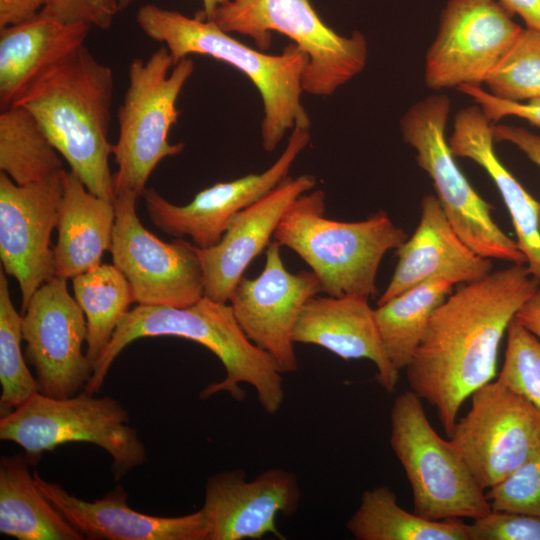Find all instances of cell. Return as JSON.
<instances>
[{
	"mask_svg": "<svg viewBox=\"0 0 540 540\" xmlns=\"http://www.w3.org/2000/svg\"><path fill=\"white\" fill-rule=\"evenodd\" d=\"M539 288L526 264H512L464 283L432 313L405 370L448 438L465 400L496 376L502 338Z\"/></svg>",
	"mask_w": 540,
	"mask_h": 540,
	"instance_id": "obj_1",
	"label": "cell"
},
{
	"mask_svg": "<svg viewBox=\"0 0 540 540\" xmlns=\"http://www.w3.org/2000/svg\"><path fill=\"white\" fill-rule=\"evenodd\" d=\"M173 336L196 342L212 352L222 363L225 377L210 383L201 392L206 400L228 393L242 401L241 384L252 386L263 410L276 414L284 401L283 373L273 358L245 334L229 303L216 302L205 295L187 307L138 304L126 314L100 359L84 390L100 391L111 365L121 351L143 337Z\"/></svg>",
	"mask_w": 540,
	"mask_h": 540,
	"instance_id": "obj_2",
	"label": "cell"
},
{
	"mask_svg": "<svg viewBox=\"0 0 540 540\" xmlns=\"http://www.w3.org/2000/svg\"><path fill=\"white\" fill-rule=\"evenodd\" d=\"M114 79L85 45L36 80L14 104L28 110L93 194L114 201L109 142Z\"/></svg>",
	"mask_w": 540,
	"mask_h": 540,
	"instance_id": "obj_3",
	"label": "cell"
},
{
	"mask_svg": "<svg viewBox=\"0 0 540 540\" xmlns=\"http://www.w3.org/2000/svg\"><path fill=\"white\" fill-rule=\"evenodd\" d=\"M136 22L144 34L162 43L176 64L192 54L225 62L245 74L263 102V148L272 152L288 131L309 129L310 119L301 103L306 54L294 43L278 55L255 50L223 31L214 20L188 17L155 4L142 5Z\"/></svg>",
	"mask_w": 540,
	"mask_h": 540,
	"instance_id": "obj_4",
	"label": "cell"
},
{
	"mask_svg": "<svg viewBox=\"0 0 540 540\" xmlns=\"http://www.w3.org/2000/svg\"><path fill=\"white\" fill-rule=\"evenodd\" d=\"M325 209L322 190L301 195L282 217L275 241L304 260L321 293L374 297L381 260L407 239L406 233L383 211L346 222L327 218Z\"/></svg>",
	"mask_w": 540,
	"mask_h": 540,
	"instance_id": "obj_5",
	"label": "cell"
},
{
	"mask_svg": "<svg viewBox=\"0 0 540 540\" xmlns=\"http://www.w3.org/2000/svg\"><path fill=\"white\" fill-rule=\"evenodd\" d=\"M193 72L191 58L175 64L164 45L147 60L130 62L128 87L118 109L119 136L112 149L118 167L113 174L115 196H142L159 162L183 151L184 143H170L168 134L178 122L177 100Z\"/></svg>",
	"mask_w": 540,
	"mask_h": 540,
	"instance_id": "obj_6",
	"label": "cell"
},
{
	"mask_svg": "<svg viewBox=\"0 0 540 540\" xmlns=\"http://www.w3.org/2000/svg\"><path fill=\"white\" fill-rule=\"evenodd\" d=\"M0 439L22 447L31 466L37 465L43 453L63 444H94L111 456L115 480L147 461L145 445L130 425L127 409L110 396L85 390L66 398L37 392L0 417Z\"/></svg>",
	"mask_w": 540,
	"mask_h": 540,
	"instance_id": "obj_7",
	"label": "cell"
},
{
	"mask_svg": "<svg viewBox=\"0 0 540 540\" xmlns=\"http://www.w3.org/2000/svg\"><path fill=\"white\" fill-rule=\"evenodd\" d=\"M389 442L410 483L416 514L434 521H474L492 511L461 454L437 434L422 399L411 390L393 402Z\"/></svg>",
	"mask_w": 540,
	"mask_h": 540,
	"instance_id": "obj_8",
	"label": "cell"
},
{
	"mask_svg": "<svg viewBox=\"0 0 540 540\" xmlns=\"http://www.w3.org/2000/svg\"><path fill=\"white\" fill-rule=\"evenodd\" d=\"M227 33L251 38L262 51L270 47L271 33L289 37L307 56L302 75L303 92L328 96L358 75L365 67L368 47L365 36H350L327 26L310 0H230L213 18Z\"/></svg>",
	"mask_w": 540,
	"mask_h": 540,
	"instance_id": "obj_9",
	"label": "cell"
},
{
	"mask_svg": "<svg viewBox=\"0 0 540 540\" xmlns=\"http://www.w3.org/2000/svg\"><path fill=\"white\" fill-rule=\"evenodd\" d=\"M450 108L444 94L417 101L400 120L403 140L415 150L419 167L431 179L435 196L459 237L484 258L526 264L516 240L498 226L491 205L474 190L455 161L445 134Z\"/></svg>",
	"mask_w": 540,
	"mask_h": 540,
	"instance_id": "obj_10",
	"label": "cell"
},
{
	"mask_svg": "<svg viewBox=\"0 0 540 540\" xmlns=\"http://www.w3.org/2000/svg\"><path fill=\"white\" fill-rule=\"evenodd\" d=\"M451 443L484 490L499 484L540 449V411L498 380L471 395Z\"/></svg>",
	"mask_w": 540,
	"mask_h": 540,
	"instance_id": "obj_11",
	"label": "cell"
},
{
	"mask_svg": "<svg viewBox=\"0 0 540 540\" xmlns=\"http://www.w3.org/2000/svg\"><path fill=\"white\" fill-rule=\"evenodd\" d=\"M137 196H115L110 252L140 305L187 307L204 296V278L194 244L164 242L149 232L136 213Z\"/></svg>",
	"mask_w": 540,
	"mask_h": 540,
	"instance_id": "obj_12",
	"label": "cell"
},
{
	"mask_svg": "<svg viewBox=\"0 0 540 540\" xmlns=\"http://www.w3.org/2000/svg\"><path fill=\"white\" fill-rule=\"evenodd\" d=\"M521 30L495 0H449L425 56L426 86H481Z\"/></svg>",
	"mask_w": 540,
	"mask_h": 540,
	"instance_id": "obj_13",
	"label": "cell"
},
{
	"mask_svg": "<svg viewBox=\"0 0 540 540\" xmlns=\"http://www.w3.org/2000/svg\"><path fill=\"white\" fill-rule=\"evenodd\" d=\"M67 280L54 276L42 284L22 316L25 357L35 369L39 391L54 398L81 392L93 373L82 350L86 318L69 293Z\"/></svg>",
	"mask_w": 540,
	"mask_h": 540,
	"instance_id": "obj_14",
	"label": "cell"
},
{
	"mask_svg": "<svg viewBox=\"0 0 540 540\" xmlns=\"http://www.w3.org/2000/svg\"><path fill=\"white\" fill-rule=\"evenodd\" d=\"M63 170L29 185H17L0 173V259L2 270L18 283L22 310L56 276L51 234L63 195Z\"/></svg>",
	"mask_w": 540,
	"mask_h": 540,
	"instance_id": "obj_15",
	"label": "cell"
},
{
	"mask_svg": "<svg viewBox=\"0 0 540 540\" xmlns=\"http://www.w3.org/2000/svg\"><path fill=\"white\" fill-rule=\"evenodd\" d=\"M310 142L309 129L295 128L278 159L264 172L218 182L198 192L190 203L175 205L154 188H146L143 197L152 223L176 238L188 236L198 248L218 244L232 218L263 198L288 177L298 155Z\"/></svg>",
	"mask_w": 540,
	"mask_h": 540,
	"instance_id": "obj_16",
	"label": "cell"
},
{
	"mask_svg": "<svg viewBox=\"0 0 540 540\" xmlns=\"http://www.w3.org/2000/svg\"><path fill=\"white\" fill-rule=\"evenodd\" d=\"M280 247L275 240L270 242L263 271L254 279L242 277L229 304L248 338L284 374L298 369L293 330L303 305L321 293V286L313 271H288Z\"/></svg>",
	"mask_w": 540,
	"mask_h": 540,
	"instance_id": "obj_17",
	"label": "cell"
},
{
	"mask_svg": "<svg viewBox=\"0 0 540 540\" xmlns=\"http://www.w3.org/2000/svg\"><path fill=\"white\" fill-rule=\"evenodd\" d=\"M301 498L296 476L272 468L253 480L243 470L222 471L205 484L202 510L209 523L208 540L285 539L276 525L278 514L293 515Z\"/></svg>",
	"mask_w": 540,
	"mask_h": 540,
	"instance_id": "obj_18",
	"label": "cell"
},
{
	"mask_svg": "<svg viewBox=\"0 0 540 540\" xmlns=\"http://www.w3.org/2000/svg\"><path fill=\"white\" fill-rule=\"evenodd\" d=\"M316 185L313 175L287 177L271 192L237 213L220 242L198 248L204 278V295L216 302L229 299L249 264L271 242L288 208Z\"/></svg>",
	"mask_w": 540,
	"mask_h": 540,
	"instance_id": "obj_19",
	"label": "cell"
},
{
	"mask_svg": "<svg viewBox=\"0 0 540 540\" xmlns=\"http://www.w3.org/2000/svg\"><path fill=\"white\" fill-rule=\"evenodd\" d=\"M37 486L62 515L90 540H208L202 509L177 517L148 515L129 507L128 493L117 485L102 498L86 501L34 472Z\"/></svg>",
	"mask_w": 540,
	"mask_h": 540,
	"instance_id": "obj_20",
	"label": "cell"
},
{
	"mask_svg": "<svg viewBox=\"0 0 540 540\" xmlns=\"http://www.w3.org/2000/svg\"><path fill=\"white\" fill-rule=\"evenodd\" d=\"M396 255L393 276L377 306L428 280L464 284L492 271L491 259L477 254L459 237L433 194L422 198L418 226Z\"/></svg>",
	"mask_w": 540,
	"mask_h": 540,
	"instance_id": "obj_21",
	"label": "cell"
},
{
	"mask_svg": "<svg viewBox=\"0 0 540 540\" xmlns=\"http://www.w3.org/2000/svg\"><path fill=\"white\" fill-rule=\"evenodd\" d=\"M293 341L320 346L346 361L370 360L376 366L378 383L388 393L396 390L400 372L387 357L366 297H311L299 313Z\"/></svg>",
	"mask_w": 540,
	"mask_h": 540,
	"instance_id": "obj_22",
	"label": "cell"
},
{
	"mask_svg": "<svg viewBox=\"0 0 540 540\" xmlns=\"http://www.w3.org/2000/svg\"><path fill=\"white\" fill-rule=\"evenodd\" d=\"M493 122L477 104L459 110L448 144L455 157L468 158L492 179L511 217L516 242L540 287V202L513 176L494 150Z\"/></svg>",
	"mask_w": 540,
	"mask_h": 540,
	"instance_id": "obj_23",
	"label": "cell"
},
{
	"mask_svg": "<svg viewBox=\"0 0 540 540\" xmlns=\"http://www.w3.org/2000/svg\"><path fill=\"white\" fill-rule=\"evenodd\" d=\"M91 28L63 22L46 7L24 22L0 28L1 109L83 46Z\"/></svg>",
	"mask_w": 540,
	"mask_h": 540,
	"instance_id": "obj_24",
	"label": "cell"
},
{
	"mask_svg": "<svg viewBox=\"0 0 540 540\" xmlns=\"http://www.w3.org/2000/svg\"><path fill=\"white\" fill-rule=\"evenodd\" d=\"M54 249L56 276L66 279L101 264L112 244L114 201L91 193L71 171L63 170Z\"/></svg>",
	"mask_w": 540,
	"mask_h": 540,
	"instance_id": "obj_25",
	"label": "cell"
},
{
	"mask_svg": "<svg viewBox=\"0 0 540 540\" xmlns=\"http://www.w3.org/2000/svg\"><path fill=\"white\" fill-rule=\"evenodd\" d=\"M23 453L0 458V533L18 540H83L37 486Z\"/></svg>",
	"mask_w": 540,
	"mask_h": 540,
	"instance_id": "obj_26",
	"label": "cell"
},
{
	"mask_svg": "<svg viewBox=\"0 0 540 540\" xmlns=\"http://www.w3.org/2000/svg\"><path fill=\"white\" fill-rule=\"evenodd\" d=\"M346 527L357 540H472L461 519L429 520L403 509L387 486L365 490Z\"/></svg>",
	"mask_w": 540,
	"mask_h": 540,
	"instance_id": "obj_27",
	"label": "cell"
},
{
	"mask_svg": "<svg viewBox=\"0 0 540 540\" xmlns=\"http://www.w3.org/2000/svg\"><path fill=\"white\" fill-rule=\"evenodd\" d=\"M454 283L432 279L374 309L384 350L396 370L406 369L434 310L452 293Z\"/></svg>",
	"mask_w": 540,
	"mask_h": 540,
	"instance_id": "obj_28",
	"label": "cell"
},
{
	"mask_svg": "<svg viewBox=\"0 0 540 540\" xmlns=\"http://www.w3.org/2000/svg\"><path fill=\"white\" fill-rule=\"evenodd\" d=\"M74 298L87 322L86 356L100 359L113 334L135 302L131 285L114 264H100L72 278Z\"/></svg>",
	"mask_w": 540,
	"mask_h": 540,
	"instance_id": "obj_29",
	"label": "cell"
},
{
	"mask_svg": "<svg viewBox=\"0 0 540 540\" xmlns=\"http://www.w3.org/2000/svg\"><path fill=\"white\" fill-rule=\"evenodd\" d=\"M33 115L13 104L0 113V169L17 185L60 173L62 160Z\"/></svg>",
	"mask_w": 540,
	"mask_h": 540,
	"instance_id": "obj_30",
	"label": "cell"
},
{
	"mask_svg": "<svg viewBox=\"0 0 540 540\" xmlns=\"http://www.w3.org/2000/svg\"><path fill=\"white\" fill-rule=\"evenodd\" d=\"M22 316L11 299L5 272L0 270V417H4L39 391L21 349Z\"/></svg>",
	"mask_w": 540,
	"mask_h": 540,
	"instance_id": "obj_31",
	"label": "cell"
},
{
	"mask_svg": "<svg viewBox=\"0 0 540 540\" xmlns=\"http://www.w3.org/2000/svg\"><path fill=\"white\" fill-rule=\"evenodd\" d=\"M484 84L490 94L503 100L540 99V30L522 28Z\"/></svg>",
	"mask_w": 540,
	"mask_h": 540,
	"instance_id": "obj_32",
	"label": "cell"
},
{
	"mask_svg": "<svg viewBox=\"0 0 540 540\" xmlns=\"http://www.w3.org/2000/svg\"><path fill=\"white\" fill-rule=\"evenodd\" d=\"M506 334L504 363L497 380L540 411V339L515 317Z\"/></svg>",
	"mask_w": 540,
	"mask_h": 540,
	"instance_id": "obj_33",
	"label": "cell"
},
{
	"mask_svg": "<svg viewBox=\"0 0 540 540\" xmlns=\"http://www.w3.org/2000/svg\"><path fill=\"white\" fill-rule=\"evenodd\" d=\"M486 497L492 510L540 515V449Z\"/></svg>",
	"mask_w": 540,
	"mask_h": 540,
	"instance_id": "obj_34",
	"label": "cell"
},
{
	"mask_svg": "<svg viewBox=\"0 0 540 540\" xmlns=\"http://www.w3.org/2000/svg\"><path fill=\"white\" fill-rule=\"evenodd\" d=\"M472 540H540V515L492 510L471 524Z\"/></svg>",
	"mask_w": 540,
	"mask_h": 540,
	"instance_id": "obj_35",
	"label": "cell"
},
{
	"mask_svg": "<svg viewBox=\"0 0 540 540\" xmlns=\"http://www.w3.org/2000/svg\"><path fill=\"white\" fill-rule=\"evenodd\" d=\"M131 0H46V8L66 23L108 29Z\"/></svg>",
	"mask_w": 540,
	"mask_h": 540,
	"instance_id": "obj_36",
	"label": "cell"
},
{
	"mask_svg": "<svg viewBox=\"0 0 540 540\" xmlns=\"http://www.w3.org/2000/svg\"><path fill=\"white\" fill-rule=\"evenodd\" d=\"M457 89L473 99L493 123L512 116L540 127V99L527 102L507 101L493 96L476 85H463Z\"/></svg>",
	"mask_w": 540,
	"mask_h": 540,
	"instance_id": "obj_37",
	"label": "cell"
},
{
	"mask_svg": "<svg viewBox=\"0 0 540 540\" xmlns=\"http://www.w3.org/2000/svg\"><path fill=\"white\" fill-rule=\"evenodd\" d=\"M493 134L497 141H505L515 145L533 163L540 167V135L523 127L506 124H493Z\"/></svg>",
	"mask_w": 540,
	"mask_h": 540,
	"instance_id": "obj_38",
	"label": "cell"
},
{
	"mask_svg": "<svg viewBox=\"0 0 540 540\" xmlns=\"http://www.w3.org/2000/svg\"><path fill=\"white\" fill-rule=\"evenodd\" d=\"M45 6L46 0H0V28L24 22Z\"/></svg>",
	"mask_w": 540,
	"mask_h": 540,
	"instance_id": "obj_39",
	"label": "cell"
},
{
	"mask_svg": "<svg viewBox=\"0 0 540 540\" xmlns=\"http://www.w3.org/2000/svg\"><path fill=\"white\" fill-rule=\"evenodd\" d=\"M511 14L519 15L526 27L540 30V0H498Z\"/></svg>",
	"mask_w": 540,
	"mask_h": 540,
	"instance_id": "obj_40",
	"label": "cell"
},
{
	"mask_svg": "<svg viewBox=\"0 0 540 540\" xmlns=\"http://www.w3.org/2000/svg\"><path fill=\"white\" fill-rule=\"evenodd\" d=\"M515 319L540 339V288L521 306Z\"/></svg>",
	"mask_w": 540,
	"mask_h": 540,
	"instance_id": "obj_41",
	"label": "cell"
},
{
	"mask_svg": "<svg viewBox=\"0 0 540 540\" xmlns=\"http://www.w3.org/2000/svg\"><path fill=\"white\" fill-rule=\"evenodd\" d=\"M228 1L230 0H202L203 8L195 16L205 20H213L217 9Z\"/></svg>",
	"mask_w": 540,
	"mask_h": 540,
	"instance_id": "obj_42",
	"label": "cell"
}]
</instances>
